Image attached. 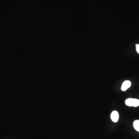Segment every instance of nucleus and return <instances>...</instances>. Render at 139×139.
<instances>
[{"label":"nucleus","instance_id":"1","mask_svg":"<svg viewBox=\"0 0 139 139\" xmlns=\"http://www.w3.org/2000/svg\"><path fill=\"white\" fill-rule=\"evenodd\" d=\"M125 104L128 106L137 107L139 106V100L136 98H128L126 100Z\"/></svg>","mask_w":139,"mask_h":139},{"label":"nucleus","instance_id":"2","mask_svg":"<svg viewBox=\"0 0 139 139\" xmlns=\"http://www.w3.org/2000/svg\"><path fill=\"white\" fill-rule=\"evenodd\" d=\"M111 117L112 121L114 123L117 122L119 119V114L118 112L116 111H112L111 114Z\"/></svg>","mask_w":139,"mask_h":139},{"label":"nucleus","instance_id":"3","mask_svg":"<svg viewBox=\"0 0 139 139\" xmlns=\"http://www.w3.org/2000/svg\"><path fill=\"white\" fill-rule=\"evenodd\" d=\"M131 83L130 81H125L122 84L121 88V90L123 91H126L131 87Z\"/></svg>","mask_w":139,"mask_h":139},{"label":"nucleus","instance_id":"4","mask_svg":"<svg viewBox=\"0 0 139 139\" xmlns=\"http://www.w3.org/2000/svg\"><path fill=\"white\" fill-rule=\"evenodd\" d=\"M133 126L137 131L139 132V120H136L134 122Z\"/></svg>","mask_w":139,"mask_h":139},{"label":"nucleus","instance_id":"5","mask_svg":"<svg viewBox=\"0 0 139 139\" xmlns=\"http://www.w3.org/2000/svg\"><path fill=\"white\" fill-rule=\"evenodd\" d=\"M136 47L137 52L139 54V44H136Z\"/></svg>","mask_w":139,"mask_h":139}]
</instances>
